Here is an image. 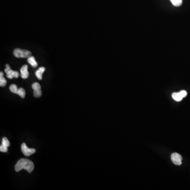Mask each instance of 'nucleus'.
Returning a JSON list of instances; mask_svg holds the SVG:
<instances>
[{"instance_id":"nucleus-4","label":"nucleus","mask_w":190,"mask_h":190,"mask_svg":"<svg viewBox=\"0 0 190 190\" xmlns=\"http://www.w3.org/2000/svg\"><path fill=\"white\" fill-rule=\"evenodd\" d=\"M21 150L23 154L26 156H29L33 153H35L36 152V150L34 149H29L27 147L26 144L23 143L21 145Z\"/></svg>"},{"instance_id":"nucleus-14","label":"nucleus","mask_w":190,"mask_h":190,"mask_svg":"<svg viewBox=\"0 0 190 190\" xmlns=\"http://www.w3.org/2000/svg\"><path fill=\"white\" fill-rule=\"evenodd\" d=\"M18 89H19L17 88V86L16 85H14V84L11 85L10 86V90L11 92L13 93L17 94V92H18Z\"/></svg>"},{"instance_id":"nucleus-6","label":"nucleus","mask_w":190,"mask_h":190,"mask_svg":"<svg viewBox=\"0 0 190 190\" xmlns=\"http://www.w3.org/2000/svg\"><path fill=\"white\" fill-rule=\"evenodd\" d=\"M171 159L174 164L176 165H181L182 164V157L180 154L174 153L171 155Z\"/></svg>"},{"instance_id":"nucleus-5","label":"nucleus","mask_w":190,"mask_h":190,"mask_svg":"<svg viewBox=\"0 0 190 190\" xmlns=\"http://www.w3.org/2000/svg\"><path fill=\"white\" fill-rule=\"evenodd\" d=\"M32 88L34 90L33 94L34 96L36 98L40 97L41 96L42 92L41 90V86L38 83H35L32 85Z\"/></svg>"},{"instance_id":"nucleus-11","label":"nucleus","mask_w":190,"mask_h":190,"mask_svg":"<svg viewBox=\"0 0 190 190\" xmlns=\"http://www.w3.org/2000/svg\"><path fill=\"white\" fill-rule=\"evenodd\" d=\"M7 81L5 78L3 77V73L2 72L0 73V86L4 87L7 85Z\"/></svg>"},{"instance_id":"nucleus-10","label":"nucleus","mask_w":190,"mask_h":190,"mask_svg":"<svg viewBox=\"0 0 190 190\" xmlns=\"http://www.w3.org/2000/svg\"><path fill=\"white\" fill-rule=\"evenodd\" d=\"M172 98L176 102H180L183 99V97H182L181 95H180V93H172Z\"/></svg>"},{"instance_id":"nucleus-13","label":"nucleus","mask_w":190,"mask_h":190,"mask_svg":"<svg viewBox=\"0 0 190 190\" xmlns=\"http://www.w3.org/2000/svg\"><path fill=\"white\" fill-rule=\"evenodd\" d=\"M170 1L174 6L178 7H180L183 2L182 0H170Z\"/></svg>"},{"instance_id":"nucleus-17","label":"nucleus","mask_w":190,"mask_h":190,"mask_svg":"<svg viewBox=\"0 0 190 190\" xmlns=\"http://www.w3.org/2000/svg\"><path fill=\"white\" fill-rule=\"evenodd\" d=\"M179 93H180V95H181L182 97H183V98H185V97H187V95H188V93H187V92L185 90H181Z\"/></svg>"},{"instance_id":"nucleus-16","label":"nucleus","mask_w":190,"mask_h":190,"mask_svg":"<svg viewBox=\"0 0 190 190\" xmlns=\"http://www.w3.org/2000/svg\"><path fill=\"white\" fill-rule=\"evenodd\" d=\"M0 151L2 152H7V147L2 144L0 146Z\"/></svg>"},{"instance_id":"nucleus-1","label":"nucleus","mask_w":190,"mask_h":190,"mask_svg":"<svg viewBox=\"0 0 190 190\" xmlns=\"http://www.w3.org/2000/svg\"><path fill=\"white\" fill-rule=\"evenodd\" d=\"M35 165L32 161L28 159H19L15 166L16 172H19L21 169H26L29 173H30L33 171Z\"/></svg>"},{"instance_id":"nucleus-3","label":"nucleus","mask_w":190,"mask_h":190,"mask_svg":"<svg viewBox=\"0 0 190 190\" xmlns=\"http://www.w3.org/2000/svg\"><path fill=\"white\" fill-rule=\"evenodd\" d=\"M5 73L7 74V77L9 79L13 78H18L19 77V73L17 71H13L11 69L9 64H6V69H5Z\"/></svg>"},{"instance_id":"nucleus-8","label":"nucleus","mask_w":190,"mask_h":190,"mask_svg":"<svg viewBox=\"0 0 190 190\" xmlns=\"http://www.w3.org/2000/svg\"><path fill=\"white\" fill-rule=\"evenodd\" d=\"M45 70V67H40L39 68L38 70H36V76L38 78V79L42 80V74Z\"/></svg>"},{"instance_id":"nucleus-2","label":"nucleus","mask_w":190,"mask_h":190,"mask_svg":"<svg viewBox=\"0 0 190 190\" xmlns=\"http://www.w3.org/2000/svg\"><path fill=\"white\" fill-rule=\"evenodd\" d=\"M31 52L26 50H21L20 49H16L13 52V55L17 58H28L31 57Z\"/></svg>"},{"instance_id":"nucleus-15","label":"nucleus","mask_w":190,"mask_h":190,"mask_svg":"<svg viewBox=\"0 0 190 190\" xmlns=\"http://www.w3.org/2000/svg\"><path fill=\"white\" fill-rule=\"evenodd\" d=\"M2 143V145H4V146L7 147H9L10 145V143L7 137H3V138Z\"/></svg>"},{"instance_id":"nucleus-12","label":"nucleus","mask_w":190,"mask_h":190,"mask_svg":"<svg viewBox=\"0 0 190 190\" xmlns=\"http://www.w3.org/2000/svg\"><path fill=\"white\" fill-rule=\"evenodd\" d=\"M17 95H19L22 98H24L25 96H26V91L24 90V89L22 88H20L18 89V92H17Z\"/></svg>"},{"instance_id":"nucleus-7","label":"nucleus","mask_w":190,"mask_h":190,"mask_svg":"<svg viewBox=\"0 0 190 190\" xmlns=\"http://www.w3.org/2000/svg\"><path fill=\"white\" fill-rule=\"evenodd\" d=\"M28 66L27 65H24L22 66L20 69V73H21V78L23 79H26L28 78L29 76V73L28 70Z\"/></svg>"},{"instance_id":"nucleus-9","label":"nucleus","mask_w":190,"mask_h":190,"mask_svg":"<svg viewBox=\"0 0 190 190\" xmlns=\"http://www.w3.org/2000/svg\"><path fill=\"white\" fill-rule=\"evenodd\" d=\"M28 61L30 64H31V66H32L33 68H36L38 66V63L36 61L35 57L33 56L29 57L28 58Z\"/></svg>"}]
</instances>
